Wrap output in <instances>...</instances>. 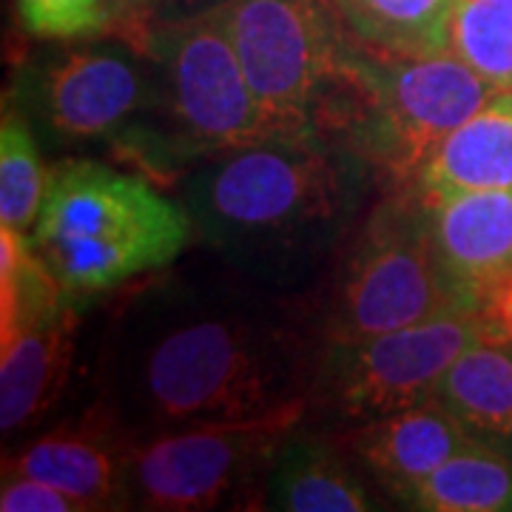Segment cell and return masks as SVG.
<instances>
[{
    "mask_svg": "<svg viewBox=\"0 0 512 512\" xmlns=\"http://www.w3.org/2000/svg\"><path fill=\"white\" fill-rule=\"evenodd\" d=\"M365 473L330 436L305 433L302 424L279 444L262 481V510L370 512L384 504L367 487Z\"/></svg>",
    "mask_w": 512,
    "mask_h": 512,
    "instance_id": "cell-15",
    "label": "cell"
},
{
    "mask_svg": "<svg viewBox=\"0 0 512 512\" xmlns=\"http://www.w3.org/2000/svg\"><path fill=\"white\" fill-rule=\"evenodd\" d=\"M20 26L37 40H89L111 35L109 9L103 0H15Z\"/></svg>",
    "mask_w": 512,
    "mask_h": 512,
    "instance_id": "cell-22",
    "label": "cell"
},
{
    "mask_svg": "<svg viewBox=\"0 0 512 512\" xmlns=\"http://www.w3.org/2000/svg\"><path fill=\"white\" fill-rule=\"evenodd\" d=\"M436 402L478 444L512 456V342L484 336L464 350L439 382Z\"/></svg>",
    "mask_w": 512,
    "mask_h": 512,
    "instance_id": "cell-17",
    "label": "cell"
},
{
    "mask_svg": "<svg viewBox=\"0 0 512 512\" xmlns=\"http://www.w3.org/2000/svg\"><path fill=\"white\" fill-rule=\"evenodd\" d=\"M228 29L259 106L291 137L339 143L353 80L330 0H231Z\"/></svg>",
    "mask_w": 512,
    "mask_h": 512,
    "instance_id": "cell-8",
    "label": "cell"
},
{
    "mask_svg": "<svg viewBox=\"0 0 512 512\" xmlns=\"http://www.w3.org/2000/svg\"><path fill=\"white\" fill-rule=\"evenodd\" d=\"M311 404L237 421H208L131 439L126 507L202 512L262 501L279 444L308 419Z\"/></svg>",
    "mask_w": 512,
    "mask_h": 512,
    "instance_id": "cell-9",
    "label": "cell"
},
{
    "mask_svg": "<svg viewBox=\"0 0 512 512\" xmlns=\"http://www.w3.org/2000/svg\"><path fill=\"white\" fill-rule=\"evenodd\" d=\"M12 106L49 146H109L146 163L163 106L160 66L120 37L66 40L20 69Z\"/></svg>",
    "mask_w": 512,
    "mask_h": 512,
    "instance_id": "cell-5",
    "label": "cell"
},
{
    "mask_svg": "<svg viewBox=\"0 0 512 512\" xmlns=\"http://www.w3.org/2000/svg\"><path fill=\"white\" fill-rule=\"evenodd\" d=\"M447 52L512 94V0H458Z\"/></svg>",
    "mask_w": 512,
    "mask_h": 512,
    "instance_id": "cell-21",
    "label": "cell"
},
{
    "mask_svg": "<svg viewBox=\"0 0 512 512\" xmlns=\"http://www.w3.org/2000/svg\"><path fill=\"white\" fill-rule=\"evenodd\" d=\"M447 274L473 299L512 276V188L424 194Z\"/></svg>",
    "mask_w": 512,
    "mask_h": 512,
    "instance_id": "cell-14",
    "label": "cell"
},
{
    "mask_svg": "<svg viewBox=\"0 0 512 512\" xmlns=\"http://www.w3.org/2000/svg\"><path fill=\"white\" fill-rule=\"evenodd\" d=\"M333 439L393 501L436 473L444 461L478 444L436 399L382 419L342 427Z\"/></svg>",
    "mask_w": 512,
    "mask_h": 512,
    "instance_id": "cell-13",
    "label": "cell"
},
{
    "mask_svg": "<svg viewBox=\"0 0 512 512\" xmlns=\"http://www.w3.org/2000/svg\"><path fill=\"white\" fill-rule=\"evenodd\" d=\"M399 507L421 512H512V456L473 444L410 487Z\"/></svg>",
    "mask_w": 512,
    "mask_h": 512,
    "instance_id": "cell-19",
    "label": "cell"
},
{
    "mask_svg": "<svg viewBox=\"0 0 512 512\" xmlns=\"http://www.w3.org/2000/svg\"><path fill=\"white\" fill-rule=\"evenodd\" d=\"M111 18V37H120L134 49L148 52L154 35V12L151 0H103Z\"/></svg>",
    "mask_w": 512,
    "mask_h": 512,
    "instance_id": "cell-24",
    "label": "cell"
},
{
    "mask_svg": "<svg viewBox=\"0 0 512 512\" xmlns=\"http://www.w3.org/2000/svg\"><path fill=\"white\" fill-rule=\"evenodd\" d=\"M478 316L490 339L512 342V276L490 285L478 299Z\"/></svg>",
    "mask_w": 512,
    "mask_h": 512,
    "instance_id": "cell-25",
    "label": "cell"
},
{
    "mask_svg": "<svg viewBox=\"0 0 512 512\" xmlns=\"http://www.w3.org/2000/svg\"><path fill=\"white\" fill-rule=\"evenodd\" d=\"M148 55L163 80V106L143 163L148 171L174 174L220 151L293 140L259 106L234 49L225 6L154 26Z\"/></svg>",
    "mask_w": 512,
    "mask_h": 512,
    "instance_id": "cell-6",
    "label": "cell"
},
{
    "mask_svg": "<svg viewBox=\"0 0 512 512\" xmlns=\"http://www.w3.org/2000/svg\"><path fill=\"white\" fill-rule=\"evenodd\" d=\"M348 69L353 103L339 143L390 188L416 185L430 151L501 94L453 52L384 55L350 37Z\"/></svg>",
    "mask_w": 512,
    "mask_h": 512,
    "instance_id": "cell-7",
    "label": "cell"
},
{
    "mask_svg": "<svg viewBox=\"0 0 512 512\" xmlns=\"http://www.w3.org/2000/svg\"><path fill=\"white\" fill-rule=\"evenodd\" d=\"M228 3L231 0H151V12H154V26H160V23L200 18Z\"/></svg>",
    "mask_w": 512,
    "mask_h": 512,
    "instance_id": "cell-26",
    "label": "cell"
},
{
    "mask_svg": "<svg viewBox=\"0 0 512 512\" xmlns=\"http://www.w3.org/2000/svg\"><path fill=\"white\" fill-rule=\"evenodd\" d=\"M456 311L478 305L441 262L430 202L416 185L390 188L350 237L322 319L325 345L362 342Z\"/></svg>",
    "mask_w": 512,
    "mask_h": 512,
    "instance_id": "cell-4",
    "label": "cell"
},
{
    "mask_svg": "<svg viewBox=\"0 0 512 512\" xmlns=\"http://www.w3.org/2000/svg\"><path fill=\"white\" fill-rule=\"evenodd\" d=\"M373 177L353 148L293 137L205 157L180 174L177 197L222 268L296 293L350 242Z\"/></svg>",
    "mask_w": 512,
    "mask_h": 512,
    "instance_id": "cell-2",
    "label": "cell"
},
{
    "mask_svg": "<svg viewBox=\"0 0 512 512\" xmlns=\"http://www.w3.org/2000/svg\"><path fill=\"white\" fill-rule=\"evenodd\" d=\"M191 239L180 197L143 174L69 157L49 168L32 245L60 285L86 299L171 268Z\"/></svg>",
    "mask_w": 512,
    "mask_h": 512,
    "instance_id": "cell-3",
    "label": "cell"
},
{
    "mask_svg": "<svg viewBox=\"0 0 512 512\" xmlns=\"http://www.w3.org/2000/svg\"><path fill=\"white\" fill-rule=\"evenodd\" d=\"M484 336L478 311H456L362 342L325 345L311 410L353 427L430 402L450 365Z\"/></svg>",
    "mask_w": 512,
    "mask_h": 512,
    "instance_id": "cell-11",
    "label": "cell"
},
{
    "mask_svg": "<svg viewBox=\"0 0 512 512\" xmlns=\"http://www.w3.org/2000/svg\"><path fill=\"white\" fill-rule=\"evenodd\" d=\"M421 194L512 188V94H498L430 151L416 177Z\"/></svg>",
    "mask_w": 512,
    "mask_h": 512,
    "instance_id": "cell-16",
    "label": "cell"
},
{
    "mask_svg": "<svg viewBox=\"0 0 512 512\" xmlns=\"http://www.w3.org/2000/svg\"><path fill=\"white\" fill-rule=\"evenodd\" d=\"M458 0H330L339 23L367 49L399 57L447 52Z\"/></svg>",
    "mask_w": 512,
    "mask_h": 512,
    "instance_id": "cell-18",
    "label": "cell"
},
{
    "mask_svg": "<svg viewBox=\"0 0 512 512\" xmlns=\"http://www.w3.org/2000/svg\"><path fill=\"white\" fill-rule=\"evenodd\" d=\"M80 296L60 285L32 237L0 228V430L29 433L55 410L74 367Z\"/></svg>",
    "mask_w": 512,
    "mask_h": 512,
    "instance_id": "cell-10",
    "label": "cell"
},
{
    "mask_svg": "<svg viewBox=\"0 0 512 512\" xmlns=\"http://www.w3.org/2000/svg\"><path fill=\"white\" fill-rule=\"evenodd\" d=\"M131 436L103 404L26 441L3 458V473L43 478L92 510L126 507V467Z\"/></svg>",
    "mask_w": 512,
    "mask_h": 512,
    "instance_id": "cell-12",
    "label": "cell"
},
{
    "mask_svg": "<svg viewBox=\"0 0 512 512\" xmlns=\"http://www.w3.org/2000/svg\"><path fill=\"white\" fill-rule=\"evenodd\" d=\"M293 296L228 268L137 288L111 319L97 402L131 439L311 404L325 336Z\"/></svg>",
    "mask_w": 512,
    "mask_h": 512,
    "instance_id": "cell-1",
    "label": "cell"
},
{
    "mask_svg": "<svg viewBox=\"0 0 512 512\" xmlns=\"http://www.w3.org/2000/svg\"><path fill=\"white\" fill-rule=\"evenodd\" d=\"M49 185L35 128L15 106L0 120V228L32 237Z\"/></svg>",
    "mask_w": 512,
    "mask_h": 512,
    "instance_id": "cell-20",
    "label": "cell"
},
{
    "mask_svg": "<svg viewBox=\"0 0 512 512\" xmlns=\"http://www.w3.org/2000/svg\"><path fill=\"white\" fill-rule=\"evenodd\" d=\"M0 510L3 512H89L83 501L63 493L60 487L32 476L3 473L0 487Z\"/></svg>",
    "mask_w": 512,
    "mask_h": 512,
    "instance_id": "cell-23",
    "label": "cell"
}]
</instances>
